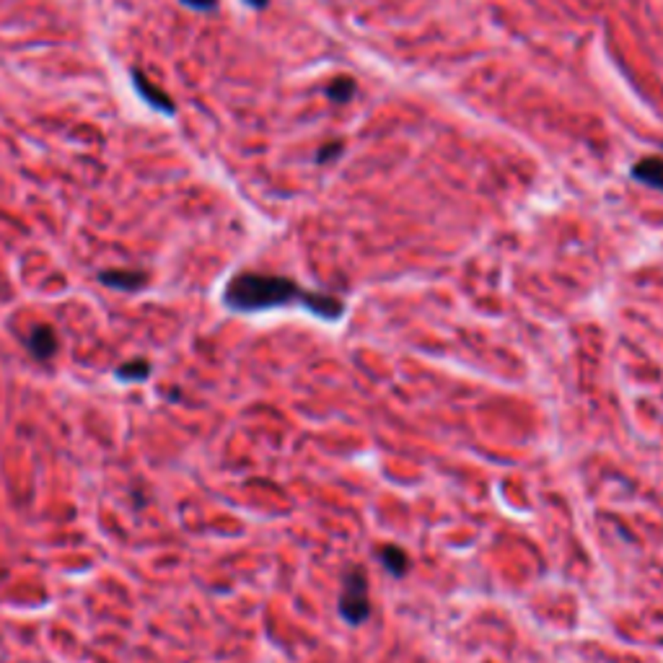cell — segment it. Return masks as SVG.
<instances>
[{
  "label": "cell",
  "mask_w": 663,
  "mask_h": 663,
  "mask_svg": "<svg viewBox=\"0 0 663 663\" xmlns=\"http://www.w3.org/2000/svg\"><path fill=\"white\" fill-rule=\"evenodd\" d=\"M223 303L231 311H239V314H260V311L280 309V306H288V303H301L314 317L324 319V321H337L345 314L343 301L301 288L290 278L262 275V272H241V275H236L231 283L226 286Z\"/></svg>",
  "instance_id": "obj_1"
},
{
  "label": "cell",
  "mask_w": 663,
  "mask_h": 663,
  "mask_svg": "<svg viewBox=\"0 0 663 663\" xmlns=\"http://www.w3.org/2000/svg\"><path fill=\"white\" fill-rule=\"evenodd\" d=\"M340 617L347 625L358 627L371 617V596H368V576L363 568H350L343 578V594H340Z\"/></svg>",
  "instance_id": "obj_2"
},
{
  "label": "cell",
  "mask_w": 663,
  "mask_h": 663,
  "mask_svg": "<svg viewBox=\"0 0 663 663\" xmlns=\"http://www.w3.org/2000/svg\"><path fill=\"white\" fill-rule=\"evenodd\" d=\"M24 343H27V350L36 360H50L60 347L58 335H55V329L50 324H36Z\"/></svg>",
  "instance_id": "obj_3"
},
{
  "label": "cell",
  "mask_w": 663,
  "mask_h": 663,
  "mask_svg": "<svg viewBox=\"0 0 663 663\" xmlns=\"http://www.w3.org/2000/svg\"><path fill=\"white\" fill-rule=\"evenodd\" d=\"M130 78H133V86H135V91L143 96L148 107H153V109H158V112H164V115H174V112H176V107H174L172 99H169L164 91H158V88L153 86V84L145 78L143 73L130 70Z\"/></svg>",
  "instance_id": "obj_4"
},
{
  "label": "cell",
  "mask_w": 663,
  "mask_h": 663,
  "mask_svg": "<svg viewBox=\"0 0 663 663\" xmlns=\"http://www.w3.org/2000/svg\"><path fill=\"white\" fill-rule=\"evenodd\" d=\"M99 280L107 288L127 290V293H135V290H141L148 283L145 272H141V270H107V272L99 275Z\"/></svg>",
  "instance_id": "obj_5"
},
{
  "label": "cell",
  "mask_w": 663,
  "mask_h": 663,
  "mask_svg": "<svg viewBox=\"0 0 663 663\" xmlns=\"http://www.w3.org/2000/svg\"><path fill=\"white\" fill-rule=\"evenodd\" d=\"M633 176L637 182L663 190V158H643L633 166Z\"/></svg>",
  "instance_id": "obj_6"
},
{
  "label": "cell",
  "mask_w": 663,
  "mask_h": 663,
  "mask_svg": "<svg viewBox=\"0 0 663 663\" xmlns=\"http://www.w3.org/2000/svg\"><path fill=\"white\" fill-rule=\"evenodd\" d=\"M378 560H381V565L392 573L394 578H402L407 573V568H409V560H407V554H404V549L394 547V545H389V547H381L378 552Z\"/></svg>",
  "instance_id": "obj_7"
},
{
  "label": "cell",
  "mask_w": 663,
  "mask_h": 663,
  "mask_svg": "<svg viewBox=\"0 0 663 663\" xmlns=\"http://www.w3.org/2000/svg\"><path fill=\"white\" fill-rule=\"evenodd\" d=\"M115 376L119 381H145L150 376V363L148 360H133V363H125L115 371Z\"/></svg>",
  "instance_id": "obj_8"
},
{
  "label": "cell",
  "mask_w": 663,
  "mask_h": 663,
  "mask_svg": "<svg viewBox=\"0 0 663 663\" xmlns=\"http://www.w3.org/2000/svg\"><path fill=\"white\" fill-rule=\"evenodd\" d=\"M352 93H355V84H352V78H337V81H332V86L327 88V96L332 99V101H340V104H345L352 99Z\"/></svg>",
  "instance_id": "obj_9"
},
{
  "label": "cell",
  "mask_w": 663,
  "mask_h": 663,
  "mask_svg": "<svg viewBox=\"0 0 663 663\" xmlns=\"http://www.w3.org/2000/svg\"><path fill=\"white\" fill-rule=\"evenodd\" d=\"M343 153V143H329L324 145L321 150L317 153V161L319 164H327V161H332V158H337Z\"/></svg>",
  "instance_id": "obj_10"
},
{
  "label": "cell",
  "mask_w": 663,
  "mask_h": 663,
  "mask_svg": "<svg viewBox=\"0 0 663 663\" xmlns=\"http://www.w3.org/2000/svg\"><path fill=\"white\" fill-rule=\"evenodd\" d=\"M184 5L190 8H198V11H213L215 8V0H182Z\"/></svg>",
  "instance_id": "obj_11"
},
{
  "label": "cell",
  "mask_w": 663,
  "mask_h": 663,
  "mask_svg": "<svg viewBox=\"0 0 663 663\" xmlns=\"http://www.w3.org/2000/svg\"><path fill=\"white\" fill-rule=\"evenodd\" d=\"M247 3H249L252 8H264V5H267L270 0H247Z\"/></svg>",
  "instance_id": "obj_12"
}]
</instances>
